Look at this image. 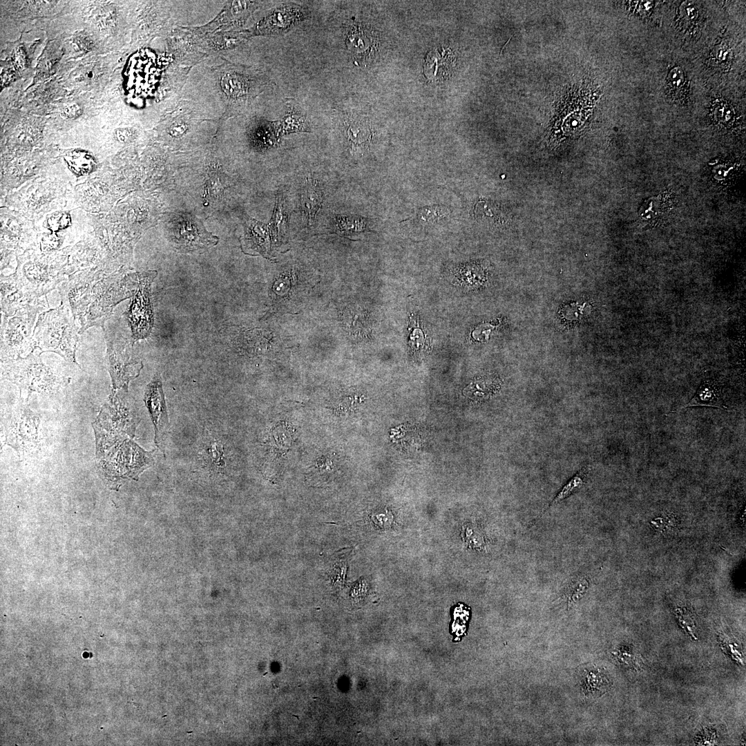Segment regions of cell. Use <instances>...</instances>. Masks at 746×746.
Listing matches in <instances>:
<instances>
[{"instance_id":"6da1fadb","label":"cell","mask_w":746,"mask_h":746,"mask_svg":"<svg viewBox=\"0 0 746 746\" xmlns=\"http://www.w3.org/2000/svg\"><path fill=\"white\" fill-rule=\"evenodd\" d=\"M191 76L189 99L194 108H221L235 116L248 108L271 86L269 78L252 67L224 61L195 69ZM196 75V74H195Z\"/></svg>"},{"instance_id":"7a4b0ae2","label":"cell","mask_w":746,"mask_h":746,"mask_svg":"<svg viewBox=\"0 0 746 746\" xmlns=\"http://www.w3.org/2000/svg\"><path fill=\"white\" fill-rule=\"evenodd\" d=\"M135 278L136 274L128 275L115 283L99 282L86 289L75 285L81 288V293L73 294L72 310L74 318L79 321L81 332L93 325L103 326L114 307L133 295L128 286L136 283Z\"/></svg>"},{"instance_id":"3957f363","label":"cell","mask_w":746,"mask_h":746,"mask_svg":"<svg viewBox=\"0 0 746 746\" xmlns=\"http://www.w3.org/2000/svg\"><path fill=\"white\" fill-rule=\"evenodd\" d=\"M74 318L64 308L48 311L37 323L34 345L41 352H52L75 363L79 333Z\"/></svg>"},{"instance_id":"277c9868","label":"cell","mask_w":746,"mask_h":746,"mask_svg":"<svg viewBox=\"0 0 746 746\" xmlns=\"http://www.w3.org/2000/svg\"><path fill=\"white\" fill-rule=\"evenodd\" d=\"M1 374L4 379L17 385L21 401L27 402L34 392H51L67 383L44 365L39 354L32 351L25 358H8L1 361Z\"/></svg>"},{"instance_id":"5b68a950","label":"cell","mask_w":746,"mask_h":746,"mask_svg":"<svg viewBox=\"0 0 746 746\" xmlns=\"http://www.w3.org/2000/svg\"><path fill=\"white\" fill-rule=\"evenodd\" d=\"M116 442L114 449L108 453V461L102 463L108 479L115 481L127 479H135L143 470L153 463V452H146L138 446L128 437H122L109 442Z\"/></svg>"},{"instance_id":"8992f818","label":"cell","mask_w":746,"mask_h":746,"mask_svg":"<svg viewBox=\"0 0 746 746\" xmlns=\"http://www.w3.org/2000/svg\"><path fill=\"white\" fill-rule=\"evenodd\" d=\"M39 415L21 401L3 419V444L15 449L19 457L37 451L39 448Z\"/></svg>"},{"instance_id":"52a82bcc","label":"cell","mask_w":746,"mask_h":746,"mask_svg":"<svg viewBox=\"0 0 746 746\" xmlns=\"http://www.w3.org/2000/svg\"><path fill=\"white\" fill-rule=\"evenodd\" d=\"M156 274L155 271L137 273L138 289L132 300L128 314L132 336L135 341L146 338L153 327L150 289Z\"/></svg>"},{"instance_id":"ba28073f","label":"cell","mask_w":746,"mask_h":746,"mask_svg":"<svg viewBox=\"0 0 746 746\" xmlns=\"http://www.w3.org/2000/svg\"><path fill=\"white\" fill-rule=\"evenodd\" d=\"M170 228V239L181 252L209 247L217 244L218 238L207 232L202 222L193 216H174Z\"/></svg>"},{"instance_id":"9c48e42d","label":"cell","mask_w":746,"mask_h":746,"mask_svg":"<svg viewBox=\"0 0 746 746\" xmlns=\"http://www.w3.org/2000/svg\"><path fill=\"white\" fill-rule=\"evenodd\" d=\"M106 341V362L114 390H128V383L137 377L143 367L141 361L131 358L119 339L108 328L104 327Z\"/></svg>"},{"instance_id":"30bf717a","label":"cell","mask_w":746,"mask_h":746,"mask_svg":"<svg viewBox=\"0 0 746 746\" xmlns=\"http://www.w3.org/2000/svg\"><path fill=\"white\" fill-rule=\"evenodd\" d=\"M144 402L153 424L155 444L164 454L170 424L162 383L158 374L146 385Z\"/></svg>"},{"instance_id":"8fae6325","label":"cell","mask_w":746,"mask_h":746,"mask_svg":"<svg viewBox=\"0 0 746 746\" xmlns=\"http://www.w3.org/2000/svg\"><path fill=\"white\" fill-rule=\"evenodd\" d=\"M229 453L224 437L207 430L198 441L195 459L207 472L224 475L230 461Z\"/></svg>"},{"instance_id":"7c38bea8","label":"cell","mask_w":746,"mask_h":746,"mask_svg":"<svg viewBox=\"0 0 746 746\" xmlns=\"http://www.w3.org/2000/svg\"><path fill=\"white\" fill-rule=\"evenodd\" d=\"M370 28L360 22H352L347 28L345 44L353 61L358 65L370 61L376 55V38Z\"/></svg>"},{"instance_id":"4fadbf2b","label":"cell","mask_w":746,"mask_h":746,"mask_svg":"<svg viewBox=\"0 0 746 746\" xmlns=\"http://www.w3.org/2000/svg\"><path fill=\"white\" fill-rule=\"evenodd\" d=\"M243 242L246 249L269 257L272 244H275L269 226L255 219L245 220Z\"/></svg>"},{"instance_id":"5bb4252c","label":"cell","mask_w":746,"mask_h":746,"mask_svg":"<svg viewBox=\"0 0 746 746\" xmlns=\"http://www.w3.org/2000/svg\"><path fill=\"white\" fill-rule=\"evenodd\" d=\"M345 135L352 151L360 154L371 145L372 132L368 119L360 116H351L345 122Z\"/></svg>"},{"instance_id":"9a60e30c","label":"cell","mask_w":746,"mask_h":746,"mask_svg":"<svg viewBox=\"0 0 746 746\" xmlns=\"http://www.w3.org/2000/svg\"><path fill=\"white\" fill-rule=\"evenodd\" d=\"M323 194L320 184L307 177L301 189V206L309 225H312L321 207Z\"/></svg>"},{"instance_id":"2e32d148","label":"cell","mask_w":746,"mask_h":746,"mask_svg":"<svg viewBox=\"0 0 746 746\" xmlns=\"http://www.w3.org/2000/svg\"><path fill=\"white\" fill-rule=\"evenodd\" d=\"M694 406L713 407L730 412L722 399L720 387L711 380L703 381L695 395L681 409Z\"/></svg>"},{"instance_id":"e0dca14e","label":"cell","mask_w":746,"mask_h":746,"mask_svg":"<svg viewBox=\"0 0 746 746\" xmlns=\"http://www.w3.org/2000/svg\"><path fill=\"white\" fill-rule=\"evenodd\" d=\"M280 135L279 122L260 120L251 128V140L255 146L262 148L275 145Z\"/></svg>"},{"instance_id":"ac0fdd59","label":"cell","mask_w":746,"mask_h":746,"mask_svg":"<svg viewBox=\"0 0 746 746\" xmlns=\"http://www.w3.org/2000/svg\"><path fill=\"white\" fill-rule=\"evenodd\" d=\"M292 101L293 99H291V102H285L287 111L283 119L279 123L280 133L308 132L309 126L305 115L298 105Z\"/></svg>"},{"instance_id":"d6986e66","label":"cell","mask_w":746,"mask_h":746,"mask_svg":"<svg viewBox=\"0 0 746 746\" xmlns=\"http://www.w3.org/2000/svg\"><path fill=\"white\" fill-rule=\"evenodd\" d=\"M269 226L274 242L278 241L287 232L288 213L284 207V199L282 193L278 194L277 196L274 215Z\"/></svg>"},{"instance_id":"ffe728a7","label":"cell","mask_w":746,"mask_h":746,"mask_svg":"<svg viewBox=\"0 0 746 746\" xmlns=\"http://www.w3.org/2000/svg\"><path fill=\"white\" fill-rule=\"evenodd\" d=\"M453 58L452 54L448 50H435L428 56L426 64H425V69L426 68L425 73L430 78L437 77L441 66L448 73V68L453 63Z\"/></svg>"},{"instance_id":"44dd1931","label":"cell","mask_w":746,"mask_h":746,"mask_svg":"<svg viewBox=\"0 0 746 746\" xmlns=\"http://www.w3.org/2000/svg\"><path fill=\"white\" fill-rule=\"evenodd\" d=\"M70 169L78 175H84L93 171L95 162L93 157L85 151H74L65 157Z\"/></svg>"},{"instance_id":"7402d4cb","label":"cell","mask_w":746,"mask_h":746,"mask_svg":"<svg viewBox=\"0 0 746 746\" xmlns=\"http://www.w3.org/2000/svg\"><path fill=\"white\" fill-rule=\"evenodd\" d=\"M588 474V469L583 468L574 477H573L566 484L562 487L561 490L555 496V497L542 510L539 517H542L543 514L553 505L561 501L564 499L568 497L573 492L577 491L585 483V479Z\"/></svg>"},{"instance_id":"603a6c76","label":"cell","mask_w":746,"mask_h":746,"mask_svg":"<svg viewBox=\"0 0 746 746\" xmlns=\"http://www.w3.org/2000/svg\"><path fill=\"white\" fill-rule=\"evenodd\" d=\"M450 212V209L445 205H429L420 208L417 218L421 224H433L448 217Z\"/></svg>"},{"instance_id":"cb8c5ba5","label":"cell","mask_w":746,"mask_h":746,"mask_svg":"<svg viewBox=\"0 0 746 746\" xmlns=\"http://www.w3.org/2000/svg\"><path fill=\"white\" fill-rule=\"evenodd\" d=\"M687 84L685 74L680 67L672 68L667 77V88L676 99L683 95Z\"/></svg>"},{"instance_id":"d4e9b609","label":"cell","mask_w":746,"mask_h":746,"mask_svg":"<svg viewBox=\"0 0 746 746\" xmlns=\"http://www.w3.org/2000/svg\"><path fill=\"white\" fill-rule=\"evenodd\" d=\"M24 274L28 280L33 284H36L34 293L35 294L37 284H41V293L44 291L42 285L47 278V271L44 266L37 262L28 263L24 266Z\"/></svg>"},{"instance_id":"484cf974","label":"cell","mask_w":746,"mask_h":746,"mask_svg":"<svg viewBox=\"0 0 746 746\" xmlns=\"http://www.w3.org/2000/svg\"><path fill=\"white\" fill-rule=\"evenodd\" d=\"M336 224L340 231L343 232H357L366 228V222L363 219L355 218L337 217Z\"/></svg>"},{"instance_id":"4316f807","label":"cell","mask_w":746,"mask_h":746,"mask_svg":"<svg viewBox=\"0 0 746 746\" xmlns=\"http://www.w3.org/2000/svg\"><path fill=\"white\" fill-rule=\"evenodd\" d=\"M588 586L587 581L582 577H575L569 583L566 589V597L568 603L575 602Z\"/></svg>"},{"instance_id":"83f0119b","label":"cell","mask_w":746,"mask_h":746,"mask_svg":"<svg viewBox=\"0 0 746 746\" xmlns=\"http://www.w3.org/2000/svg\"><path fill=\"white\" fill-rule=\"evenodd\" d=\"M47 224L53 232L64 229L70 224V215L65 212L55 213L48 219Z\"/></svg>"},{"instance_id":"f1b7e54d","label":"cell","mask_w":746,"mask_h":746,"mask_svg":"<svg viewBox=\"0 0 746 746\" xmlns=\"http://www.w3.org/2000/svg\"><path fill=\"white\" fill-rule=\"evenodd\" d=\"M714 115L718 121L723 124H728L734 118V111L731 107L725 103H721L715 107Z\"/></svg>"},{"instance_id":"f546056e","label":"cell","mask_w":746,"mask_h":746,"mask_svg":"<svg viewBox=\"0 0 746 746\" xmlns=\"http://www.w3.org/2000/svg\"><path fill=\"white\" fill-rule=\"evenodd\" d=\"M59 239L57 235L55 233L46 234L44 236L41 240V247L43 250L48 251L53 249L59 245Z\"/></svg>"},{"instance_id":"4dcf8cb0","label":"cell","mask_w":746,"mask_h":746,"mask_svg":"<svg viewBox=\"0 0 746 746\" xmlns=\"http://www.w3.org/2000/svg\"><path fill=\"white\" fill-rule=\"evenodd\" d=\"M62 113L66 117L75 118L81 114V108L76 104H68L63 108Z\"/></svg>"},{"instance_id":"1f68e13d","label":"cell","mask_w":746,"mask_h":746,"mask_svg":"<svg viewBox=\"0 0 746 746\" xmlns=\"http://www.w3.org/2000/svg\"><path fill=\"white\" fill-rule=\"evenodd\" d=\"M115 137L121 142H127L133 138V133L128 128H119L115 131Z\"/></svg>"},{"instance_id":"d6a6232c","label":"cell","mask_w":746,"mask_h":746,"mask_svg":"<svg viewBox=\"0 0 746 746\" xmlns=\"http://www.w3.org/2000/svg\"><path fill=\"white\" fill-rule=\"evenodd\" d=\"M13 59L15 65L19 68H22L26 64V57L24 52L21 48H18L14 54Z\"/></svg>"},{"instance_id":"836d02e7","label":"cell","mask_w":746,"mask_h":746,"mask_svg":"<svg viewBox=\"0 0 746 746\" xmlns=\"http://www.w3.org/2000/svg\"><path fill=\"white\" fill-rule=\"evenodd\" d=\"M92 41L84 35H80L77 39V43L83 49L90 48L92 46Z\"/></svg>"}]
</instances>
